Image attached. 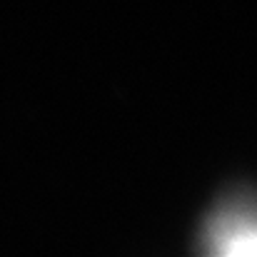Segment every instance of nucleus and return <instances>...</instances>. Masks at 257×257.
Returning <instances> with one entry per match:
<instances>
[{
	"instance_id": "1",
	"label": "nucleus",
	"mask_w": 257,
	"mask_h": 257,
	"mask_svg": "<svg viewBox=\"0 0 257 257\" xmlns=\"http://www.w3.org/2000/svg\"><path fill=\"white\" fill-rule=\"evenodd\" d=\"M215 255H257V207H225L205 232Z\"/></svg>"
}]
</instances>
